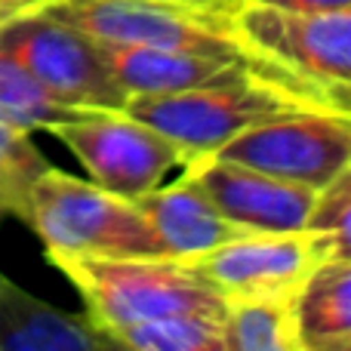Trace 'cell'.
I'll return each instance as SVG.
<instances>
[{
    "instance_id": "obj_1",
    "label": "cell",
    "mask_w": 351,
    "mask_h": 351,
    "mask_svg": "<svg viewBox=\"0 0 351 351\" xmlns=\"http://www.w3.org/2000/svg\"><path fill=\"white\" fill-rule=\"evenodd\" d=\"M80 290L86 315L114 339L133 324L167 315H225V299L197 274L170 259L49 256Z\"/></svg>"
},
{
    "instance_id": "obj_2",
    "label": "cell",
    "mask_w": 351,
    "mask_h": 351,
    "mask_svg": "<svg viewBox=\"0 0 351 351\" xmlns=\"http://www.w3.org/2000/svg\"><path fill=\"white\" fill-rule=\"evenodd\" d=\"M25 222L37 231L47 256L164 259L158 237L133 200L56 167L34 182Z\"/></svg>"
},
{
    "instance_id": "obj_3",
    "label": "cell",
    "mask_w": 351,
    "mask_h": 351,
    "mask_svg": "<svg viewBox=\"0 0 351 351\" xmlns=\"http://www.w3.org/2000/svg\"><path fill=\"white\" fill-rule=\"evenodd\" d=\"M293 111L317 108L259 74H243L216 86H197V90L130 96L123 105V114L167 136L185 154L188 164L194 158L216 154L225 142H231L253 123L278 114H293Z\"/></svg>"
},
{
    "instance_id": "obj_4",
    "label": "cell",
    "mask_w": 351,
    "mask_h": 351,
    "mask_svg": "<svg viewBox=\"0 0 351 351\" xmlns=\"http://www.w3.org/2000/svg\"><path fill=\"white\" fill-rule=\"evenodd\" d=\"M40 10L114 47L247 53L234 34V10L173 0H43Z\"/></svg>"
},
{
    "instance_id": "obj_5",
    "label": "cell",
    "mask_w": 351,
    "mask_h": 351,
    "mask_svg": "<svg viewBox=\"0 0 351 351\" xmlns=\"http://www.w3.org/2000/svg\"><path fill=\"white\" fill-rule=\"evenodd\" d=\"M0 47L10 49L43 90L65 105L121 114L130 99L105 62L102 43L40 6L6 22L0 28Z\"/></svg>"
},
{
    "instance_id": "obj_6",
    "label": "cell",
    "mask_w": 351,
    "mask_h": 351,
    "mask_svg": "<svg viewBox=\"0 0 351 351\" xmlns=\"http://www.w3.org/2000/svg\"><path fill=\"white\" fill-rule=\"evenodd\" d=\"M213 158L268 173L321 191L351 164L348 117L327 111H293L253 123Z\"/></svg>"
},
{
    "instance_id": "obj_7",
    "label": "cell",
    "mask_w": 351,
    "mask_h": 351,
    "mask_svg": "<svg viewBox=\"0 0 351 351\" xmlns=\"http://www.w3.org/2000/svg\"><path fill=\"white\" fill-rule=\"evenodd\" d=\"M324 259H339L336 247L324 234L302 228L284 234L250 231L182 265L222 299H265L293 296L311 268Z\"/></svg>"
},
{
    "instance_id": "obj_8",
    "label": "cell",
    "mask_w": 351,
    "mask_h": 351,
    "mask_svg": "<svg viewBox=\"0 0 351 351\" xmlns=\"http://www.w3.org/2000/svg\"><path fill=\"white\" fill-rule=\"evenodd\" d=\"M53 136L71 148L93 185L127 200L154 191L167 173L188 164L167 136L123 111H96L86 121L59 127Z\"/></svg>"
},
{
    "instance_id": "obj_9",
    "label": "cell",
    "mask_w": 351,
    "mask_h": 351,
    "mask_svg": "<svg viewBox=\"0 0 351 351\" xmlns=\"http://www.w3.org/2000/svg\"><path fill=\"white\" fill-rule=\"evenodd\" d=\"M234 34L247 49L302 77L348 86L351 10L293 12L243 0L234 10Z\"/></svg>"
},
{
    "instance_id": "obj_10",
    "label": "cell",
    "mask_w": 351,
    "mask_h": 351,
    "mask_svg": "<svg viewBox=\"0 0 351 351\" xmlns=\"http://www.w3.org/2000/svg\"><path fill=\"white\" fill-rule=\"evenodd\" d=\"M185 179L216 206L231 225L256 234L302 231L317 191L308 185L274 179L268 173L231 164L222 158H194L182 167Z\"/></svg>"
},
{
    "instance_id": "obj_11",
    "label": "cell",
    "mask_w": 351,
    "mask_h": 351,
    "mask_svg": "<svg viewBox=\"0 0 351 351\" xmlns=\"http://www.w3.org/2000/svg\"><path fill=\"white\" fill-rule=\"evenodd\" d=\"M139 213L145 216L148 228L154 231L160 243V253L170 262H188L222 243L234 241L250 231L231 225L225 216H219L216 206L182 176L170 188H154L133 200Z\"/></svg>"
},
{
    "instance_id": "obj_12",
    "label": "cell",
    "mask_w": 351,
    "mask_h": 351,
    "mask_svg": "<svg viewBox=\"0 0 351 351\" xmlns=\"http://www.w3.org/2000/svg\"><path fill=\"white\" fill-rule=\"evenodd\" d=\"M102 351L117 348L90 315H68L34 299L0 274V351Z\"/></svg>"
},
{
    "instance_id": "obj_13",
    "label": "cell",
    "mask_w": 351,
    "mask_h": 351,
    "mask_svg": "<svg viewBox=\"0 0 351 351\" xmlns=\"http://www.w3.org/2000/svg\"><path fill=\"white\" fill-rule=\"evenodd\" d=\"M299 351H351V259H324L293 299Z\"/></svg>"
},
{
    "instance_id": "obj_14",
    "label": "cell",
    "mask_w": 351,
    "mask_h": 351,
    "mask_svg": "<svg viewBox=\"0 0 351 351\" xmlns=\"http://www.w3.org/2000/svg\"><path fill=\"white\" fill-rule=\"evenodd\" d=\"M96 111L74 108V105L59 102L40 86V80L10 53L0 47V121L19 127L25 133L31 130H47L56 133L59 127L77 123L93 117Z\"/></svg>"
},
{
    "instance_id": "obj_15",
    "label": "cell",
    "mask_w": 351,
    "mask_h": 351,
    "mask_svg": "<svg viewBox=\"0 0 351 351\" xmlns=\"http://www.w3.org/2000/svg\"><path fill=\"white\" fill-rule=\"evenodd\" d=\"M293 296L225 299V351H299Z\"/></svg>"
},
{
    "instance_id": "obj_16",
    "label": "cell",
    "mask_w": 351,
    "mask_h": 351,
    "mask_svg": "<svg viewBox=\"0 0 351 351\" xmlns=\"http://www.w3.org/2000/svg\"><path fill=\"white\" fill-rule=\"evenodd\" d=\"M117 348L136 351H225L222 317L167 315L133 324L114 336Z\"/></svg>"
},
{
    "instance_id": "obj_17",
    "label": "cell",
    "mask_w": 351,
    "mask_h": 351,
    "mask_svg": "<svg viewBox=\"0 0 351 351\" xmlns=\"http://www.w3.org/2000/svg\"><path fill=\"white\" fill-rule=\"evenodd\" d=\"M49 170V160L37 152L31 136L0 121V200L3 210L25 219L34 182Z\"/></svg>"
},
{
    "instance_id": "obj_18",
    "label": "cell",
    "mask_w": 351,
    "mask_h": 351,
    "mask_svg": "<svg viewBox=\"0 0 351 351\" xmlns=\"http://www.w3.org/2000/svg\"><path fill=\"white\" fill-rule=\"evenodd\" d=\"M305 228L315 231V234H324L339 256L351 253V237H348L351 234V173L348 170H342L333 182H327L317 191Z\"/></svg>"
},
{
    "instance_id": "obj_19",
    "label": "cell",
    "mask_w": 351,
    "mask_h": 351,
    "mask_svg": "<svg viewBox=\"0 0 351 351\" xmlns=\"http://www.w3.org/2000/svg\"><path fill=\"white\" fill-rule=\"evenodd\" d=\"M253 3L280 6V10H293V12H336V10H351V0H253Z\"/></svg>"
},
{
    "instance_id": "obj_20",
    "label": "cell",
    "mask_w": 351,
    "mask_h": 351,
    "mask_svg": "<svg viewBox=\"0 0 351 351\" xmlns=\"http://www.w3.org/2000/svg\"><path fill=\"white\" fill-rule=\"evenodd\" d=\"M40 3L43 0H0V28H3L6 22H12L16 16H22V12L40 6Z\"/></svg>"
},
{
    "instance_id": "obj_21",
    "label": "cell",
    "mask_w": 351,
    "mask_h": 351,
    "mask_svg": "<svg viewBox=\"0 0 351 351\" xmlns=\"http://www.w3.org/2000/svg\"><path fill=\"white\" fill-rule=\"evenodd\" d=\"M173 3H191V6H210V10H237L243 0H173Z\"/></svg>"
},
{
    "instance_id": "obj_22",
    "label": "cell",
    "mask_w": 351,
    "mask_h": 351,
    "mask_svg": "<svg viewBox=\"0 0 351 351\" xmlns=\"http://www.w3.org/2000/svg\"><path fill=\"white\" fill-rule=\"evenodd\" d=\"M3 213H6V210H3V200H0V216H3Z\"/></svg>"
}]
</instances>
